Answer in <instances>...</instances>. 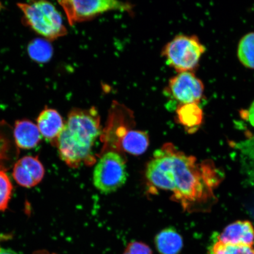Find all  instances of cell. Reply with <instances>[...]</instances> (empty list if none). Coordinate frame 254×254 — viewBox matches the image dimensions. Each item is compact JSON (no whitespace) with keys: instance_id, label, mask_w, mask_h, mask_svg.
I'll use <instances>...</instances> for the list:
<instances>
[{"instance_id":"6da1fadb","label":"cell","mask_w":254,"mask_h":254,"mask_svg":"<svg viewBox=\"0 0 254 254\" xmlns=\"http://www.w3.org/2000/svg\"><path fill=\"white\" fill-rule=\"evenodd\" d=\"M146 177L155 189L170 190L174 201L191 211L211 202L214 190L221 182V174L211 161L197 163L167 143L154 152L146 168Z\"/></svg>"},{"instance_id":"7a4b0ae2","label":"cell","mask_w":254,"mask_h":254,"mask_svg":"<svg viewBox=\"0 0 254 254\" xmlns=\"http://www.w3.org/2000/svg\"><path fill=\"white\" fill-rule=\"evenodd\" d=\"M101 132L100 117L94 107L73 109L55 145L67 166L77 168L93 161V148Z\"/></svg>"},{"instance_id":"3957f363","label":"cell","mask_w":254,"mask_h":254,"mask_svg":"<svg viewBox=\"0 0 254 254\" xmlns=\"http://www.w3.org/2000/svg\"><path fill=\"white\" fill-rule=\"evenodd\" d=\"M17 5L23 14V24L44 39L53 41L67 34L61 14L52 2L42 0Z\"/></svg>"},{"instance_id":"277c9868","label":"cell","mask_w":254,"mask_h":254,"mask_svg":"<svg viewBox=\"0 0 254 254\" xmlns=\"http://www.w3.org/2000/svg\"><path fill=\"white\" fill-rule=\"evenodd\" d=\"M205 48L197 37L179 35L166 44L162 51V56L175 70L190 72L198 65Z\"/></svg>"},{"instance_id":"5b68a950","label":"cell","mask_w":254,"mask_h":254,"mask_svg":"<svg viewBox=\"0 0 254 254\" xmlns=\"http://www.w3.org/2000/svg\"><path fill=\"white\" fill-rule=\"evenodd\" d=\"M127 177L125 159L118 152L109 151L102 155L95 166L93 183L101 193H110L125 185Z\"/></svg>"},{"instance_id":"8992f818","label":"cell","mask_w":254,"mask_h":254,"mask_svg":"<svg viewBox=\"0 0 254 254\" xmlns=\"http://www.w3.org/2000/svg\"><path fill=\"white\" fill-rule=\"evenodd\" d=\"M58 2L70 25L90 20L107 11L131 12L133 7L128 2L115 0H64Z\"/></svg>"},{"instance_id":"52a82bcc","label":"cell","mask_w":254,"mask_h":254,"mask_svg":"<svg viewBox=\"0 0 254 254\" xmlns=\"http://www.w3.org/2000/svg\"><path fill=\"white\" fill-rule=\"evenodd\" d=\"M204 90L202 81L193 72H183L170 79L166 91L180 105L198 104Z\"/></svg>"},{"instance_id":"ba28073f","label":"cell","mask_w":254,"mask_h":254,"mask_svg":"<svg viewBox=\"0 0 254 254\" xmlns=\"http://www.w3.org/2000/svg\"><path fill=\"white\" fill-rule=\"evenodd\" d=\"M45 169L39 157L25 156L16 162L12 176L19 185L25 188L36 186L43 180Z\"/></svg>"},{"instance_id":"9c48e42d","label":"cell","mask_w":254,"mask_h":254,"mask_svg":"<svg viewBox=\"0 0 254 254\" xmlns=\"http://www.w3.org/2000/svg\"><path fill=\"white\" fill-rule=\"evenodd\" d=\"M37 126L41 136L55 145L64 127L65 122L58 111L46 107L37 117Z\"/></svg>"},{"instance_id":"30bf717a","label":"cell","mask_w":254,"mask_h":254,"mask_svg":"<svg viewBox=\"0 0 254 254\" xmlns=\"http://www.w3.org/2000/svg\"><path fill=\"white\" fill-rule=\"evenodd\" d=\"M233 245L253 246L254 228L249 221H238L228 225L218 237V241Z\"/></svg>"},{"instance_id":"8fae6325","label":"cell","mask_w":254,"mask_h":254,"mask_svg":"<svg viewBox=\"0 0 254 254\" xmlns=\"http://www.w3.org/2000/svg\"><path fill=\"white\" fill-rule=\"evenodd\" d=\"M13 128L4 120L0 121V170L6 171L14 166L18 155Z\"/></svg>"},{"instance_id":"7c38bea8","label":"cell","mask_w":254,"mask_h":254,"mask_svg":"<svg viewBox=\"0 0 254 254\" xmlns=\"http://www.w3.org/2000/svg\"><path fill=\"white\" fill-rule=\"evenodd\" d=\"M13 136L17 147L25 150L36 147L41 139V135L37 125L28 119L16 121Z\"/></svg>"},{"instance_id":"4fadbf2b","label":"cell","mask_w":254,"mask_h":254,"mask_svg":"<svg viewBox=\"0 0 254 254\" xmlns=\"http://www.w3.org/2000/svg\"><path fill=\"white\" fill-rule=\"evenodd\" d=\"M154 244L159 254H179L184 246L183 238L175 228L168 227L155 236Z\"/></svg>"},{"instance_id":"5bb4252c","label":"cell","mask_w":254,"mask_h":254,"mask_svg":"<svg viewBox=\"0 0 254 254\" xmlns=\"http://www.w3.org/2000/svg\"><path fill=\"white\" fill-rule=\"evenodd\" d=\"M123 150L134 155H140L147 151L150 139L147 132L129 129L119 141Z\"/></svg>"},{"instance_id":"9a60e30c","label":"cell","mask_w":254,"mask_h":254,"mask_svg":"<svg viewBox=\"0 0 254 254\" xmlns=\"http://www.w3.org/2000/svg\"><path fill=\"white\" fill-rule=\"evenodd\" d=\"M176 113L179 123L185 127L189 132H194L201 125L203 111L198 104L179 105Z\"/></svg>"},{"instance_id":"2e32d148","label":"cell","mask_w":254,"mask_h":254,"mask_svg":"<svg viewBox=\"0 0 254 254\" xmlns=\"http://www.w3.org/2000/svg\"><path fill=\"white\" fill-rule=\"evenodd\" d=\"M240 61L248 68L254 69V33L246 35L238 48Z\"/></svg>"},{"instance_id":"e0dca14e","label":"cell","mask_w":254,"mask_h":254,"mask_svg":"<svg viewBox=\"0 0 254 254\" xmlns=\"http://www.w3.org/2000/svg\"><path fill=\"white\" fill-rule=\"evenodd\" d=\"M208 254H254V247L243 245H233L217 241Z\"/></svg>"},{"instance_id":"ac0fdd59","label":"cell","mask_w":254,"mask_h":254,"mask_svg":"<svg viewBox=\"0 0 254 254\" xmlns=\"http://www.w3.org/2000/svg\"><path fill=\"white\" fill-rule=\"evenodd\" d=\"M13 187L5 171L0 170V211L7 208L10 201Z\"/></svg>"},{"instance_id":"d6986e66","label":"cell","mask_w":254,"mask_h":254,"mask_svg":"<svg viewBox=\"0 0 254 254\" xmlns=\"http://www.w3.org/2000/svg\"><path fill=\"white\" fill-rule=\"evenodd\" d=\"M28 52L31 58L35 61L44 62L50 58L52 50L47 42L37 40L30 44Z\"/></svg>"},{"instance_id":"ffe728a7","label":"cell","mask_w":254,"mask_h":254,"mask_svg":"<svg viewBox=\"0 0 254 254\" xmlns=\"http://www.w3.org/2000/svg\"><path fill=\"white\" fill-rule=\"evenodd\" d=\"M122 254H154L150 247L142 241H133L128 244Z\"/></svg>"},{"instance_id":"44dd1931","label":"cell","mask_w":254,"mask_h":254,"mask_svg":"<svg viewBox=\"0 0 254 254\" xmlns=\"http://www.w3.org/2000/svg\"><path fill=\"white\" fill-rule=\"evenodd\" d=\"M248 119L253 127H254V101L251 105L249 113H248Z\"/></svg>"},{"instance_id":"7402d4cb","label":"cell","mask_w":254,"mask_h":254,"mask_svg":"<svg viewBox=\"0 0 254 254\" xmlns=\"http://www.w3.org/2000/svg\"><path fill=\"white\" fill-rule=\"evenodd\" d=\"M0 254H18L14 252L13 250L10 249H2L0 247Z\"/></svg>"},{"instance_id":"603a6c76","label":"cell","mask_w":254,"mask_h":254,"mask_svg":"<svg viewBox=\"0 0 254 254\" xmlns=\"http://www.w3.org/2000/svg\"><path fill=\"white\" fill-rule=\"evenodd\" d=\"M11 236L9 234H0V242L11 239Z\"/></svg>"}]
</instances>
